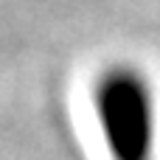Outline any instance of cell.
Wrapping results in <instances>:
<instances>
[{
  "mask_svg": "<svg viewBox=\"0 0 160 160\" xmlns=\"http://www.w3.org/2000/svg\"><path fill=\"white\" fill-rule=\"evenodd\" d=\"M93 107L110 160H155L158 107L143 70L115 62L93 84Z\"/></svg>",
  "mask_w": 160,
  "mask_h": 160,
  "instance_id": "cell-1",
  "label": "cell"
}]
</instances>
